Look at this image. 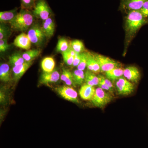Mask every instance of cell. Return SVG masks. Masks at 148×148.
Listing matches in <instances>:
<instances>
[{"instance_id":"obj_11","label":"cell","mask_w":148,"mask_h":148,"mask_svg":"<svg viewBox=\"0 0 148 148\" xmlns=\"http://www.w3.org/2000/svg\"><path fill=\"white\" fill-rule=\"evenodd\" d=\"M32 43L28 35L25 33H21L15 38L13 44L15 46L22 49L29 50L31 47Z\"/></svg>"},{"instance_id":"obj_37","label":"cell","mask_w":148,"mask_h":148,"mask_svg":"<svg viewBox=\"0 0 148 148\" xmlns=\"http://www.w3.org/2000/svg\"><path fill=\"white\" fill-rule=\"evenodd\" d=\"M0 100H1V103H3L5 100V95L3 92H1V94H0Z\"/></svg>"},{"instance_id":"obj_19","label":"cell","mask_w":148,"mask_h":148,"mask_svg":"<svg viewBox=\"0 0 148 148\" xmlns=\"http://www.w3.org/2000/svg\"><path fill=\"white\" fill-rule=\"evenodd\" d=\"M55 62L51 57H45L42 61L41 68L44 72H51L54 70Z\"/></svg>"},{"instance_id":"obj_29","label":"cell","mask_w":148,"mask_h":148,"mask_svg":"<svg viewBox=\"0 0 148 148\" xmlns=\"http://www.w3.org/2000/svg\"><path fill=\"white\" fill-rule=\"evenodd\" d=\"M36 0H21V8L32 10L34 7Z\"/></svg>"},{"instance_id":"obj_13","label":"cell","mask_w":148,"mask_h":148,"mask_svg":"<svg viewBox=\"0 0 148 148\" xmlns=\"http://www.w3.org/2000/svg\"><path fill=\"white\" fill-rule=\"evenodd\" d=\"M95 90L94 86L88 85L86 84L83 85L79 90V94L81 98L85 101H91Z\"/></svg>"},{"instance_id":"obj_7","label":"cell","mask_w":148,"mask_h":148,"mask_svg":"<svg viewBox=\"0 0 148 148\" xmlns=\"http://www.w3.org/2000/svg\"><path fill=\"white\" fill-rule=\"evenodd\" d=\"M98 61L102 72H106L119 67V63L104 56L95 54L94 55Z\"/></svg>"},{"instance_id":"obj_18","label":"cell","mask_w":148,"mask_h":148,"mask_svg":"<svg viewBox=\"0 0 148 148\" xmlns=\"http://www.w3.org/2000/svg\"><path fill=\"white\" fill-rule=\"evenodd\" d=\"M123 71L124 70L119 67L112 69L106 72V77L112 81L117 80L123 75Z\"/></svg>"},{"instance_id":"obj_2","label":"cell","mask_w":148,"mask_h":148,"mask_svg":"<svg viewBox=\"0 0 148 148\" xmlns=\"http://www.w3.org/2000/svg\"><path fill=\"white\" fill-rule=\"evenodd\" d=\"M147 22L140 11H130L126 17V29L130 34H134Z\"/></svg>"},{"instance_id":"obj_26","label":"cell","mask_w":148,"mask_h":148,"mask_svg":"<svg viewBox=\"0 0 148 148\" xmlns=\"http://www.w3.org/2000/svg\"><path fill=\"white\" fill-rule=\"evenodd\" d=\"M70 46V44L68 40L65 38H61L58 40L56 46V51L58 52L62 53L68 50Z\"/></svg>"},{"instance_id":"obj_9","label":"cell","mask_w":148,"mask_h":148,"mask_svg":"<svg viewBox=\"0 0 148 148\" xmlns=\"http://www.w3.org/2000/svg\"><path fill=\"white\" fill-rule=\"evenodd\" d=\"M123 76L129 81L137 83L141 78V74L139 69L135 66H129L123 71Z\"/></svg>"},{"instance_id":"obj_3","label":"cell","mask_w":148,"mask_h":148,"mask_svg":"<svg viewBox=\"0 0 148 148\" xmlns=\"http://www.w3.org/2000/svg\"><path fill=\"white\" fill-rule=\"evenodd\" d=\"M32 11L35 17L43 21L52 16L53 14L46 0H36Z\"/></svg>"},{"instance_id":"obj_21","label":"cell","mask_w":148,"mask_h":148,"mask_svg":"<svg viewBox=\"0 0 148 148\" xmlns=\"http://www.w3.org/2000/svg\"><path fill=\"white\" fill-rule=\"evenodd\" d=\"M84 81L86 84L91 86H98L99 78L94 73L88 70L85 73Z\"/></svg>"},{"instance_id":"obj_32","label":"cell","mask_w":148,"mask_h":148,"mask_svg":"<svg viewBox=\"0 0 148 148\" xmlns=\"http://www.w3.org/2000/svg\"><path fill=\"white\" fill-rule=\"evenodd\" d=\"M10 45L8 42L7 39L0 40V52H3L6 51L9 49Z\"/></svg>"},{"instance_id":"obj_16","label":"cell","mask_w":148,"mask_h":148,"mask_svg":"<svg viewBox=\"0 0 148 148\" xmlns=\"http://www.w3.org/2000/svg\"><path fill=\"white\" fill-rule=\"evenodd\" d=\"M18 8H15L13 10L0 12V21L1 23L10 22L12 21L16 16L18 12Z\"/></svg>"},{"instance_id":"obj_28","label":"cell","mask_w":148,"mask_h":148,"mask_svg":"<svg viewBox=\"0 0 148 148\" xmlns=\"http://www.w3.org/2000/svg\"><path fill=\"white\" fill-rule=\"evenodd\" d=\"M81 59L79 64L77 66V68L78 70L84 71L87 66L88 52H82L81 53Z\"/></svg>"},{"instance_id":"obj_17","label":"cell","mask_w":148,"mask_h":148,"mask_svg":"<svg viewBox=\"0 0 148 148\" xmlns=\"http://www.w3.org/2000/svg\"><path fill=\"white\" fill-rule=\"evenodd\" d=\"M86 67L88 70L96 73H99L101 71L100 66L95 56L89 52Z\"/></svg>"},{"instance_id":"obj_15","label":"cell","mask_w":148,"mask_h":148,"mask_svg":"<svg viewBox=\"0 0 148 148\" xmlns=\"http://www.w3.org/2000/svg\"><path fill=\"white\" fill-rule=\"evenodd\" d=\"M41 28L47 38H50L53 36L55 30V24L51 16L43 21Z\"/></svg>"},{"instance_id":"obj_6","label":"cell","mask_w":148,"mask_h":148,"mask_svg":"<svg viewBox=\"0 0 148 148\" xmlns=\"http://www.w3.org/2000/svg\"><path fill=\"white\" fill-rule=\"evenodd\" d=\"M116 88L119 94L122 95H129L134 90L133 84L123 77L116 81Z\"/></svg>"},{"instance_id":"obj_8","label":"cell","mask_w":148,"mask_h":148,"mask_svg":"<svg viewBox=\"0 0 148 148\" xmlns=\"http://www.w3.org/2000/svg\"><path fill=\"white\" fill-rule=\"evenodd\" d=\"M56 91L65 100L73 103H79L77 93L73 88L69 86H62L57 88Z\"/></svg>"},{"instance_id":"obj_33","label":"cell","mask_w":148,"mask_h":148,"mask_svg":"<svg viewBox=\"0 0 148 148\" xmlns=\"http://www.w3.org/2000/svg\"><path fill=\"white\" fill-rule=\"evenodd\" d=\"M98 77V78H99V83H98V84L99 87L103 89V90H106V91H109L111 94L113 95V92L112 90H111L110 88L106 85V84L103 81V80L101 79L100 76L99 75Z\"/></svg>"},{"instance_id":"obj_30","label":"cell","mask_w":148,"mask_h":148,"mask_svg":"<svg viewBox=\"0 0 148 148\" xmlns=\"http://www.w3.org/2000/svg\"><path fill=\"white\" fill-rule=\"evenodd\" d=\"M10 34L9 28L3 24L0 26V40L8 39Z\"/></svg>"},{"instance_id":"obj_36","label":"cell","mask_w":148,"mask_h":148,"mask_svg":"<svg viewBox=\"0 0 148 148\" xmlns=\"http://www.w3.org/2000/svg\"><path fill=\"white\" fill-rule=\"evenodd\" d=\"M100 76V77L101 78V79L103 80V81L106 84V85H107L110 88L111 90H112V92L114 93L113 85L112 83L111 82V81L108 79H106V78L104 77L103 76Z\"/></svg>"},{"instance_id":"obj_31","label":"cell","mask_w":148,"mask_h":148,"mask_svg":"<svg viewBox=\"0 0 148 148\" xmlns=\"http://www.w3.org/2000/svg\"><path fill=\"white\" fill-rule=\"evenodd\" d=\"M61 53L64 62L69 66H73L74 56H72L67 50Z\"/></svg>"},{"instance_id":"obj_24","label":"cell","mask_w":148,"mask_h":148,"mask_svg":"<svg viewBox=\"0 0 148 148\" xmlns=\"http://www.w3.org/2000/svg\"><path fill=\"white\" fill-rule=\"evenodd\" d=\"M26 61L20 53H14L9 57V62L13 67L23 64Z\"/></svg>"},{"instance_id":"obj_27","label":"cell","mask_w":148,"mask_h":148,"mask_svg":"<svg viewBox=\"0 0 148 148\" xmlns=\"http://www.w3.org/2000/svg\"><path fill=\"white\" fill-rule=\"evenodd\" d=\"M71 47L76 53H82L84 50L83 43L79 40H76L72 41L70 44Z\"/></svg>"},{"instance_id":"obj_14","label":"cell","mask_w":148,"mask_h":148,"mask_svg":"<svg viewBox=\"0 0 148 148\" xmlns=\"http://www.w3.org/2000/svg\"><path fill=\"white\" fill-rule=\"evenodd\" d=\"M33 61L24 62L23 64L14 66L12 69L14 78L15 80H18L30 68L33 64Z\"/></svg>"},{"instance_id":"obj_5","label":"cell","mask_w":148,"mask_h":148,"mask_svg":"<svg viewBox=\"0 0 148 148\" xmlns=\"http://www.w3.org/2000/svg\"><path fill=\"white\" fill-rule=\"evenodd\" d=\"M27 35L32 43L38 47L41 46L47 38L43 32L41 26L38 24L32 25L29 29Z\"/></svg>"},{"instance_id":"obj_34","label":"cell","mask_w":148,"mask_h":148,"mask_svg":"<svg viewBox=\"0 0 148 148\" xmlns=\"http://www.w3.org/2000/svg\"><path fill=\"white\" fill-rule=\"evenodd\" d=\"M140 11L148 21V0L144 3L143 7L140 10Z\"/></svg>"},{"instance_id":"obj_35","label":"cell","mask_w":148,"mask_h":148,"mask_svg":"<svg viewBox=\"0 0 148 148\" xmlns=\"http://www.w3.org/2000/svg\"><path fill=\"white\" fill-rule=\"evenodd\" d=\"M81 53H76L75 55L74 56V60L73 66L74 67H76L78 66L81 59Z\"/></svg>"},{"instance_id":"obj_25","label":"cell","mask_w":148,"mask_h":148,"mask_svg":"<svg viewBox=\"0 0 148 148\" xmlns=\"http://www.w3.org/2000/svg\"><path fill=\"white\" fill-rule=\"evenodd\" d=\"M73 75L75 85H81L82 84L85 80V73L83 71L78 69L75 70L73 72Z\"/></svg>"},{"instance_id":"obj_4","label":"cell","mask_w":148,"mask_h":148,"mask_svg":"<svg viewBox=\"0 0 148 148\" xmlns=\"http://www.w3.org/2000/svg\"><path fill=\"white\" fill-rule=\"evenodd\" d=\"M106 91L100 87L96 88L95 94L91 100L93 106L102 108L111 102L113 99V95L110 92Z\"/></svg>"},{"instance_id":"obj_1","label":"cell","mask_w":148,"mask_h":148,"mask_svg":"<svg viewBox=\"0 0 148 148\" xmlns=\"http://www.w3.org/2000/svg\"><path fill=\"white\" fill-rule=\"evenodd\" d=\"M35 17L32 11L21 8L15 18L9 23L14 30L24 32L33 25Z\"/></svg>"},{"instance_id":"obj_23","label":"cell","mask_w":148,"mask_h":148,"mask_svg":"<svg viewBox=\"0 0 148 148\" xmlns=\"http://www.w3.org/2000/svg\"><path fill=\"white\" fill-rule=\"evenodd\" d=\"M60 78L61 80L65 82L67 85L71 86L73 85L75 86L73 78V73H71L68 69H63V71Z\"/></svg>"},{"instance_id":"obj_22","label":"cell","mask_w":148,"mask_h":148,"mask_svg":"<svg viewBox=\"0 0 148 148\" xmlns=\"http://www.w3.org/2000/svg\"><path fill=\"white\" fill-rule=\"evenodd\" d=\"M41 50L38 49H29L22 54L24 60L27 62L33 61L40 54Z\"/></svg>"},{"instance_id":"obj_12","label":"cell","mask_w":148,"mask_h":148,"mask_svg":"<svg viewBox=\"0 0 148 148\" xmlns=\"http://www.w3.org/2000/svg\"><path fill=\"white\" fill-rule=\"evenodd\" d=\"M147 0H122V7L128 11L140 10Z\"/></svg>"},{"instance_id":"obj_10","label":"cell","mask_w":148,"mask_h":148,"mask_svg":"<svg viewBox=\"0 0 148 148\" xmlns=\"http://www.w3.org/2000/svg\"><path fill=\"white\" fill-rule=\"evenodd\" d=\"M60 75L57 70L51 72H44L41 75L39 82L41 84H47L56 82L60 79Z\"/></svg>"},{"instance_id":"obj_20","label":"cell","mask_w":148,"mask_h":148,"mask_svg":"<svg viewBox=\"0 0 148 148\" xmlns=\"http://www.w3.org/2000/svg\"><path fill=\"white\" fill-rule=\"evenodd\" d=\"M11 79V74L9 66L7 64H2L0 66V79L7 82Z\"/></svg>"}]
</instances>
